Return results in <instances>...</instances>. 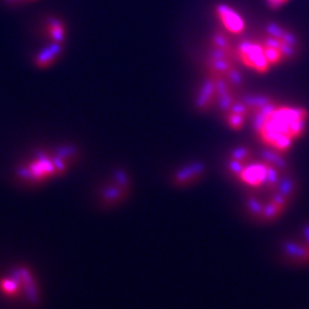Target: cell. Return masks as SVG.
<instances>
[{
	"mask_svg": "<svg viewBox=\"0 0 309 309\" xmlns=\"http://www.w3.org/2000/svg\"><path fill=\"white\" fill-rule=\"evenodd\" d=\"M258 141L266 149L286 154L302 139L309 126V110L303 106L273 100L252 117Z\"/></svg>",
	"mask_w": 309,
	"mask_h": 309,
	"instance_id": "obj_1",
	"label": "cell"
},
{
	"mask_svg": "<svg viewBox=\"0 0 309 309\" xmlns=\"http://www.w3.org/2000/svg\"><path fill=\"white\" fill-rule=\"evenodd\" d=\"M294 172L252 190H245L244 211L254 222L269 224L289 211L298 195Z\"/></svg>",
	"mask_w": 309,
	"mask_h": 309,
	"instance_id": "obj_2",
	"label": "cell"
},
{
	"mask_svg": "<svg viewBox=\"0 0 309 309\" xmlns=\"http://www.w3.org/2000/svg\"><path fill=\"white\" fill-rule=\"evenodd\" d=\"M77 149L66 147L51 154H39L20 170L21 177L32 182H43L63 175L77 157Z\"/></svg>",
	"mask_w": 309,
	"mask_h": 309,
	"instance_id": "obj_3",
	"label": "cell"
},
{
	"mask_svg": "<svg viewBox=\"0 0 309 309\" xmlns=\"http://www.w3.org/2000/svg\"><path fill=\"white\" fill-rule=\"evenodd\" d=\"M237 62L236 53L210 47L206 57L207 74L224 79L239 91L243 86V76L237 66Z\"/></svg>",
	"mask_w": 309,
	"mask_h": 309,
	"instance_id": "obj_4",
	"label": "cell"
},
{
	"mask_svg": "<svg viewBox=\"0 0 309 309\" xmlns=\"http://www.w3.org/2000/svg\"><path fill=\"white\" fill-rule=\"evenodd\" d=\"M284 261L295 267L309 266V223L303 224L281 246Z\"/></svg>",
	"mask_w": 309,
	"mask_h": 309,
	"instance_id": "obj_5",
	"label": "cell"
},
{
	"mask_svg": "<svg viewBox=\"0 0 309 309\" xmlns=\"http://www.w3.org/2000/svg\"><path fill=\"white\" fill-rule=\"evenodd\" d=\"M236 57L242 65L258 74H265L273 69L267 60L260 39H246L237 44Z\"/></svg>",
	"mask_w": 309,
	"mask_h": 309,
	"instance_id": "obj_6",
	"label": "cell"
},
{
	"mask_svg": "<svg viewBox=\"0 0 309 309\" xmlns=\"http://www.w3.org/2000/svg\"><path fill=\"white\" fill-rule=\"evenodd\" d=\"M132 189L129 175L123 170H117L100 189L99 199L104 207H115L128 197Z\"/></svg>",
	"mask_w": 309,
	"mask_h": 309,
	"instance_id": "obj_7",
	"label": "cell"
},
{
	"mask_svg": "<svg viewBox=\"0 0 309 309\" xmlns=\"http://www.w3.org/2000/svg\"><path fill=\"white\" fill-rule=\"evenodd\" d=\"M225 84H227V82L224 79L207 74L206 79L200 85L197 98H196L195 104L197 109L204 112L211 110L214 107H218Z\"/></svg>",
	"mask_w": 309,
	"mask_h": 309,
	"instance_id": "obj_8",
	"label": "cell"
},
{
	"mask_svg": "<svg viewBox=\"0 0 309 309\" xmlns=\"http://www.w3.org/2000/svg\"><path fill=\"white\" fill-rule=\"evenodd\" d=\"M215 15L223 30L230 36H240L245 31L244 18L228 4H218L215 6Z\"/></svg>",
	"mask_w": 309,
	"mask_h": 309,
	"instance_id": "obj_9",
	"label": "cell"
},
{
	"mask_svg": "<svg viewBox=\"0 0 309 309\" xmlns=\"http://www.w3.org/2000/svg\"><path fill=\"white\" fill-rule=\"evenodd\" d=\"M205 173L206 165L204 163L193 162L175 171L172 177V182L175 187L187 188L202 180Z\"/></svg>",
	"mask_w": 309,
	"mask_h": 309,
	"instance_id": "obj_10",
	"label": "cell"
},
{
	"mask_svg": "<svg viewBox=\"0 0 309 309\" xmlns=\"http://www.w3.org/2000/svg\"><path fill=\"white\" fill-rule=\"evenodd\" d=\"M224 123L233 131H241L250 118V112L243 99H237L233 106L224 112Z\"/></svg>",
	"mask_w": 309,
	"mask_h": 309,
	"instance_id": "obj_11",
	"label": "cell"
},
{
	"mask_svg": "<svg viewBox=\"0 0 309 309\" xmlns=\"http://www.w3.org/2000/svg\"><path fill=\"white\" fill-rule=\"evenodd\" d=\"M62 53V44L61 43H52L47 47H45L38 55L36 56L35 63L38 68H47L52 65Z\"/></svg>",
	"mask_w": 309,
	"mask_h": 309,
	"instance_id": "obj_12",
	"label": "cell"
},
{
	"mask_svg": "<svg viewBox=\"0 0 309 309\" xmlns=\"http://www.w3.org/2000/svg\"><path fill=\"white\" fill-rule=\"evenodd\" d=\"M46 32L52 43H63L65 37V27L61 20L52 18L46 23Z\"/></svg>",
	"mask_w": 309,
	"mask_h": 309,
	"instance_id": "obj_13",
	"label": "cell"
},
{
	"mask_svg": "<svg viewBox=\"0 0 309 309\" xmlns=\"http://www.w3.org/2000/svg\"><path fill=\"white\" fill-rule=\"evenodd\" d=\"M0 291L6 296H18L21 291L20 279L16 277H7L0 281Z\"/></svg>",
	"mask_w": 309,
	"mask_h": 309,
	"instance_id": "obj_14",
	"label": "cell"
},
{
	"mask_svg": "<svg viewBox=\"0 0 309 309\" xmlns=\"http://www.w3.org/2000/svg\"><path fill=\"white\" fill-rule=\"evenodd\" d=\"M265 2L267 4V6H268L270 10L277 11V10H281V8L285 5H287L291 0H265Z\"/></svg>",
	"mask_w": 309,
	"mask_h": 309,
	"instance_id": "obj_15",
	"label": "cell"
}]
</instances>
